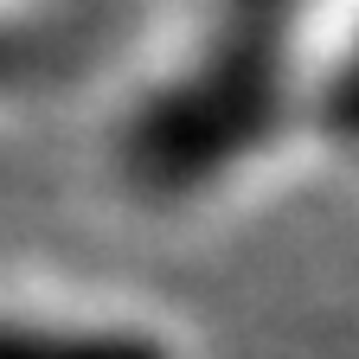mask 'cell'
Segmentation results:
<instances>
[{"mask_svg":"<svg viewBox=\"0 0 359 359\" xmlns=\"http://www.w3.org/2000/svg\"><path fill=\"white\" fill-rule=\"evenodd\" d=\"M327 0H212L161 83L128 109L116 167L142 199L218 193L289 128H302L308 58Z\"/></svg>","mask_w":359,"mask_h":359,"instance_id":"cell-1","label":"cell"},{"mask_svg":"<svg viewBox=\"0 0 359 359\" xmlns=\"http://www.w3.org/2000/svg\"><path fill=\"white\" fill-rule=\"evenodd\" d=\"M0 359H180V346L135 314L0 302Z\"/></svg>","mask_w":359,"mask_h":359,"instance_id":"cell-2","label":"cell"},{"mask_svg":"<svg viewBox=\"0 0 359 359\" xmlns=\"http://www.w3.org/2000/svg\"><path fill=\"white\" fill-rule=\"evenodd\" d=\"M302 122L334 148H359V0H327L321 13Z\"/></svg>","mask_w":359,"mask_h":359,"instance_id":"cell-3","label":"cell"}]
</instances>
